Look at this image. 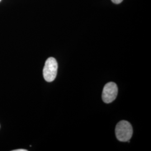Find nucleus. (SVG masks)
<instances>
[{
    "label": "nucleus",
    "mask_w": 151,
    "mask_h": 151,
    "mask_svg": "<svg viewBox=\"0 0 151 151\" xmlns=\"http://www.w3.org/2000/svg\"><path fill=\"white\" fill-rule=\"evenodd\" d=\"M1 0H0V2H1Z\"/></svg>",
    "instance_id": "6"
},
{
    "label": "nucleus",
    "mask_w": 151,
    "mask_h": 151,
    "mask_svg": "<svg viewBox=\"0 0 151 151\" xmlns=\"http://www.w3.org/2000/svg\"><path fill=\"white\" fill-rule=\"evenodd\" d=\"M123 0H111V1L114 3V4H120L122 1H123Z\"/></svg>",
    "instance_id": "4"
},
{
    "label": "nucleus",
    "mask_w": 151,
    "mask_h": 151,
    "mask_svg": "<svg viewBox=\"0 0 151 151\" xmlns=\"http://www.w3.org/2000/svg\"><path fill=\"white\" fill-rule=\"evenodd\" d=\"M118 88L116 84L113 82L106 83L103 89L102 99L104 103L109 104L114 101L118 95Z\"/></svg>",
    "instance_id": "3"
},
{
    "label": "nucleus",
    "mask_w": 151,
    "mask_h": 151,
    "mask_svg": "<svg viewBox=\"0 0 151 151\" xmlns=\"http://www.w3.org/2000/svg\"><path fill=\"white\" fill-rule=\"evenodd\" d=\"M14 151H27V150H24V149H19V150H16Z\"/></svg>",
    "instance_id": "5"
},
{
    "label": "nucleus",
    "mask_w": 151,
    "mask_h": 151,
    "mask_svg": "<svg viewBox=\"0 0 151 151\" xmlns=\"http://www.w3.org/2000/svg\"><path fill=\"white\" fill-rule=\"evenodd\" d=\"M115 134L118 140L120 142L129 141L133 135L131 124L125 120L119 122L115 128Z\"/></svg>",
    "instance_id": "1"
},
{
    "label": "nucleus",
    "mask_w": 151,
    "mask_h": 151,
    "mask_svg": "<svg viewBox=\"0 0 151 151\" xmlns=\"http://www.w3.org/2000/svg\"><path fill=\"white\" fill-rule=\"evenodd\" d=\"M58 70V63L56 60L50 57L46 60L45 65L44 67V78L47 82H52L54 81L57 76Z\"/></svg>",
    "instance_id": "2"
}]
</instances>
